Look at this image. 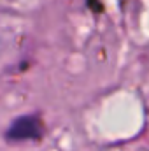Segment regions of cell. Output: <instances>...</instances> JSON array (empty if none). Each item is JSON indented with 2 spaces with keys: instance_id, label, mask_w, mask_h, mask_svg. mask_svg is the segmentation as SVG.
Returning a JSON list of instances; mask_svg holds the SVG:
<instances>
[{
  "instance_id": "cell-1",
  "label": "cell",
  "mask_w": 149,
  "mask_h": 151,
  "mask_svg": "<svg viewBox=\"0 0 149 151\" xmlns=\"http://www.w3.org/2000/svg\"><path fill=\"white\" fill-rule=\"evenodd\" d=\"M42 137V123L37 116L25 114L11 121L9 128L5 130V139L9 142H27L37 141Z\"/></svg>"
},
{
  "instance_id": "cell-2",
  "label": "cell",
  "mask_w": 149,
  "mask_h": 151,
  "mask_svg": "<svg viewBox=\"0 0 149 151\" xmlns=\"http://www.w3.org/2000/svg\"><path fill=\"white\" fill-rule=\"evenodd\" d=\"M0 51H2V40H0Z\"/></svg>"
}]
</instances>
